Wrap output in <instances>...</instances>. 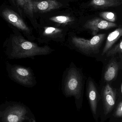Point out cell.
Instances as JSON below:
<instances>
[{"instance_id": "6da1fadb", "label": "cell", "mask_w": 122, "mask_h": 122, "mask_svg": "<svg viewBox=\"0 0 122 122\" xmlns=\"http://www.w3.org/2000/svg\"><path fill=\"white\" fill-rule=\"evenodd\" d=\"M6 54L10 59L33 58L48 55L55 51L49 46H39L37 44L24 38L20 33L12 34L6 41Z\"/></svg>"}, {"instance_id": "7a4b0ae2", "label": "cell", "mask_w": 122, "mask_h": 122, "mask_svg": "<svg viewBox=\"0 0 122 122\" xmlns=\"http://www.w3.org/2000/svg\"><path fill=\"white\" fill-rule=\"evenodd\" d=\"M85 82V77L81 70L72 62L64 73L62 89L66 97H74L77 109L82 105Z\"/></svg>"}, {"instance_id": "3957f363", "label": "cell", "mask_w": 122, "mask_h": 122, "mask_svg": "<svg viewBox=\"0 0 122 122\" xmlns=\"http://www.w3.org/2000/svg\"><path fill=\"white\" fill-rule=\"evenodd\" d=\"M66 41L67 46L71 49L87 56H93L98 54L106 36L105 34H100L90 39L78 37L76 35L69 34Z\"/></svg>"}, {"instance_id": "277c9868", "label": "cell", "mask_w": 122, "mask_h": 122, "mask_svg": "<svg viewBox=\"0 0 122 122\" xmlns=\"http://www.w3.org/2000/svg\"><path fill=\"white\" fill-rule=\"evenodd\" d=\"M8 76L12 80L27 87H33L36 84V80L32 70L17 65L6 63Z\"/></svg>"}, {"instance_id": "5b68a950", "label": "cell", "mask_w": 122, "mask_h": 122, "mask_svg": "<svg viewBox=\"0 0 122 122\" xmlns=\"http://www.w3.org/2000/svg\"><path fill=\"white\" fill-rule=\"evenodd\" d=\"M67 30L59 27L44 26L39 33L36 39L39 43H48L51 41L63 43L66 41Z\"/></svg>"}, {"instance_id": "8992f818", "label": "cell", "mask_w": 122, "mask_h": 122, "mask_svg": "<svg viewBox=\"0 0 122 122\" xmlns=\"http://www.w3.org/2000/svg\"><path fill=\"white\" fill-rule=\"evenodd\" d=\"M2 15L7 21L23 32L28 40L33 41L36 39L32 30L17 14L13 11L6 9L3 11Z\"/></svg>"}, {"instance_id": "52a82bcc", "label": "cell", "mask_w": 122, "mask_h": 122, "mask_svg": "<svg viewBox=\"0 0 122 122\" xmlns=\"http://www.w3.org/2000/svg\"><path fill=\"white\" fill-rule=\"evenodd\" d=\"M28 112L25 107L13 105L7 108L3 116L4 122H24L30 119L27 117Z\"/></svg>"}, {"instance_id": "ba28073f", "label": "cell", "mask_w": 122, "mask_h": 122, "mask_svg": "<svg viewBox=\"0 0 122 122\" xmlns=\"http://www.w3.org/2000/svg\"><path fill=\"white\" fill-rule=\"evenodd\" d=\"M117 26L116 24L109 22L102 19L97 18L86 21L83 25L84 29L91 31L94 36L97 34L100 30H107Z\"/></svg>"}, {"instance_id": "9c48e42d", "label": "cell", "mask_w": 122, "mask_h": 122, "mask_svg": "<svg viewBox=\"0 0 122 122\" xmlns=\"http://www.w3.org/2000/svg\"><path fill=\"white\" fill-rule=\"evenodd\" d=\"M86 94L92 112L94 114L97 113L98 93L96 85L92 79L89 77L86 83Z\"/></svg>"}, {"instance_id": "30bf717a", "label": "cell", "mask_w": 122, "mask_h": 122, "mask_svg": "<svg viewBox=\"0 0 122 122\" xmlns=\"http://www.w3.org/2000/svg\"><path fill=\"white\" fill-rule=\"evenodd\" d=\"M33 12H45L59 8L61 4L56 0L33 2Z\"/></svg>"}, {"instance_id": "8fae6325", "label": "cell", "mask_w": 122, "mask_h": 122, "mask_svg": "<svg viewBox=\"0 0 122 122\" xmlns=\"http://www.w3.org/2000/svg\"><path fill=\"white\" fill-rule=\"evenodd\" d=\"M122 36V27H119L109 34L107 38L106 43L101 55L104 56L109 51L112 46Z\"/></svg>"}, {"instance_id": "7c38bea8", "label": "cell", "mask_w": 122, "mask_h": 122, "mask_svg": "<svg viewBox=\"0 0 122 122\" xmlns=\"http://www.w3.org/2000/svg\"><path fill=\"white\" fill-rule=\"evenodd\" d=\"M103 99L105 107L110 109L115 104L114 92L109 85L107 84L104 88L103 92Z\"/></svg>"}, {"instance_id": "4fadbf2b", "label": "cell", "mask_w": 122, "mask_h": 122, "mask_svg": "<svg viewBox=\"0 0 122 122\" xmlns=\"http://www.w3.org/2000/svg\"><path fill=\"white\" fill-rule=\"evenodd\" d=\"M122 4V0H92L90 5L96 8H104L118 6Z\"/></svg>"}, {"instance_id": "5bb4252c", "label": "cell", "mask_w": 122, "mask_h": 122, "mask_svg": "<svg viewBox=\"0 0 122 122\" xmlns=\"http://www.w3.org/2000/svg\"><path fill=\"white\" fill-rule=\"evenodd\" d=\"M119 66L115 61L109 64L104 74V79L106 81H111L114 79L118 74Z\"/></svg>"}, {"instance_id": "9a60e30c", "label": "cell", "mask_w": 122, "mask_h": 122, "mask_svg": "<svg viewBox=\"0 0 122 122\" xmlns=\"http://www.w3.org/2000/svg\"><path fill=\"white\" fill-rule=\"evenodd\" d=\"M49 20L55 23L62 26L67 25L71 24L74 21L73 18L67 16L58 15L53 16L49 19Z\"/></svg>"}, {"instance_id": "2e32d148", "label": "cell", "mask_w": 122, "mask_h": 122, "mask_svg": "<svg viewBox=\"0 0 122 122\" xmlns=\"http://www.w3.org/2000/svg\"><path fill=\"white\" fill-rule=\"evenodd\" d=\"M17 3L24 11L29 15L33 13V2L31 0H16Z\"/></svg>"}, {"instance_id": "e0dca14e", "label": "cell", "mask_w": 122, "mask_h": 122, "mask_svg": "<svg viewBox=\"0 0 122 122\" xmlns=\"http://www.w3.org/2000/svg\"><path fill=\"white\" fill-rule=\"evenodd\" d=\"M120 53H122V39L118 44L107 52L106 56L107 57H109Z\"/></svg>"}, {"instance_id": "ac0fdd59", "label": "cell", "mask_w": 122, "mask_h": 122, "mask_svg": "<svg viewBox=\"0 0 122 122\" xmlns=\"http://www.w3.org/2000/svg\"><path fill=\"white\" fill-rule=\"evenodd\" d=\"M100 15L106 20L114 23L116 20V16L114 13L110 11L101 12Z\"/></svg>"}, {"instance_id": "d6986e66", "label": "cell", "mask_w": 122, "mask_h": 122, "mask_svg": "<svg viewBox=\"0 0 122 122\" xmlns=\"http://www.w3.org/2000/svg\"><path fill=\"white\" fill-rule=\"evenodd\" d=\"M116 115L117 117L122 116V102L120 104L116 112Z\"/></svg>"}, {"instance_id": "ffe728a7", "label": "cell", "mask_w": 122, "mask_h": 122, "mask_svg": "<svg viewBox=\"0 0 122 122\" xmlns=\"http://www.w3.org/2000/svg\"><path fill=\"white\" fill-rule=\"evenodd\" d=\"M28 122H36V120H35V119L31 118L28 120Z\"/></svg>"}, {"instance_id": "44dd1931", "label": "cell", "mask_w": 122, "mask_h": 122, "mask_svg": "<svg viewBox=\"0 0 122 122\" xmlns=\"http://www.w3.org/2000/svg\"><path fill=\"white\" fill-rule=\"evenodd\" d=\"M121 90H122V83L121 84Z\"/></svg>"}]
</instances>
